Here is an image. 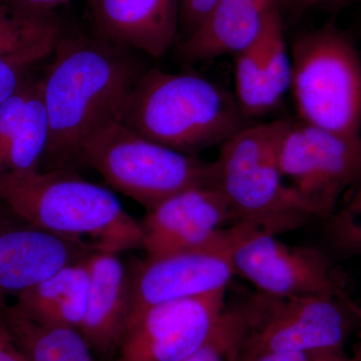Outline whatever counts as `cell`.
<instances>
[{
  "label": "cell",
  "mask_w": 361,
  "mask_h": 361,
  "mask_svg": "<svg viewBox=\"0 0 361 361\" xmlns=\"http://www.w3.org/2000/svg\"><path fill=\"white\" fill-rule=\"evenodd\" d=\"M39 80L49 141V170L71 168L82 142L106 123L122 121L126 103L142 71L127 49L104 39L63 37Z\"/></svg>",
  "instance_id": "cell-1"
},
{
  "label": "cell",
  "mask_w": 361,
  "mask_h": 361,
  "mask_svg": "<svg viewBox=\"0 0 361 361\" xmlns=\"http://www.w3.org/2000/svg\"><path fill=\"white\" fill-rule=\"evenodd\" d=\"M123 125L187 155L222 146L252 125L236 97L193 73L142 71L123 110Z\"/></svg>",
  "instance_id": "cell-2"
},
{
  "label": "cell",
  "mask_w": 361,
  "mask_h": 361,
  "mask_svg": "<svg viewBox=\"0 0 361 361\" xmlns=\"http://www.w3.org/2000/svg\"><path fill=\"white\" fill-rule=\"evenodd\" d=\"M0 203L16 217L47 231L84 240L97 251L142 248L141 223L109 190L71 168L39 171L0 186Z\"/></svg>",
  "instance_id": "cell-3"
},
{
  "label": "cell",
  "mask_w": 361,
  "mask_h": 361,
  "mask_svg": "<svg viewBox=\"0 0 361 361\" xmlns=\"http://www.w3.org/2000/svg\"><path fill=\"white\" fill-rule=\"evenodd\" d=\"M291 123H252L221 146L214 185L227 202L231 224L277 236L317 219L314 208L285 182L280 170V145Z\"/></svg>",
  "instance_id": "cell-4"
},
{
  "label": "cell",
  "mask_w": 361,
  "mask_h": 361,
  "mask_svg": "<svg viewBox=\"0 0 361 361\" xmlns=\"http://www.w3.org/2000/svg\"><path fill=\"white\" fill-rule=\"evenodd\" d=\"M290 90L300 122L361 137V54L351 33L325 25L292 42Z\"/></svg>",
  "instance_id": "cell-5"
},
{
  "label": "cell",
  "mask_w": 361,
  "mask_h": 361,
  "mask_svg": "<svg viewBox=\"0 0 361 361\" xmlns=\"http://www.w3.org/2000/svg\"><path fill=\"white\" fill-rule=\"evenodd\" d=\"M78 161L147 211L184 190L215 183L214 161L149 141L120 121L92 132L82 142Z\"/></svg>",
  "instance_id": "cell-6"
},
{
  "label": "cell",
  "mask_w": 361,
  "mask_h": 361,
  "mask_svg": "<svg viewBox=\"0 0 361 361\" xmlns=\"http://www.w3.org/2000/svg\"><path fill=\"white\" fill-rule=\"evenodd\" d=\"M258 293V312L243 355L344 351L360 310L346 296L274 297Z\"/></svg>",
  "instance_id": "cell-7"
},
{
  "label": "cell",
  "mask_w": 361,
  "mask_h": 361,
  "mask_svg": "<svg viewBox=\"0 0 361 361\" xmlns=\"http://www.w3.org/2000/svg\"><path fill=\"white\" fill-rule=\"evenodd\" d=\"M244 229L243 224H232L199 245L148 257L133 266L130 325L158 304L226 290L236 275L233 251Z\"/></svg>",
  "instance_id": "cell-8"
},
{
  "label": "cell",
  "mask_w": 361,
  "mask_h": 361,
  "mask_svg": "<svg viewBox=\"0 0 361 361\" xmlns=\"http://www.w3.org/2000/svg\"><path fill=\"white\" fill-rule=\"evenodd\" d=\"M279 165L284 179L324 221L360 179L361 137L292 122L280 145Z\"/></svg>",
  "instance_id": "cell-9"
},
{
  "label": "cell",
  "mask_w": 361,
  "mask_h": 361,
  "mask_svg": "<svg viewBox=\"0 0 361 361\" xmlns=\"http://www.w3.org/2000/svg\"><path fill=\"white\" fill-rule=\"evenodd\" d=\"M233 265L236 275L266 295L345 296L322 251L287 245L276 235L247 225L233 251Z\"/></svg>",
  "instance_id": "cell-10"
},
{
  "label": "cell",
  "mask_w": 361,
  "mask_h": 361,
  "mask_svg": "<svg viewBox=\"0 0 361 361\" xmlns=\"http://www.w3.org/2000/svg\"><path fill=\"white\" fill-rule=\"evenodd\" d=\"M226 290L158 304L130 325L115 361H178L193 353L224 308Z\"/></svg>",
  "instance_id": "cell-11"
},
{
  "label": "cell",
  "mask_w": 361,
  "mask_h": 361,
  "mask_svg": "<svg viewBox=\"0 0 361 361\" xmlns=\"http://www.w3.org/2000/svg\"><path fill=\"white\" fill-rule=\"evenodd\" d=\"M97 252L84 240L42 229L6 211L0 215V307L66 266Z\"/></svg>",
  "instance_id": "cell-12"
},
{
  "label": "cell",
  "mask_w": 361,
  "mask_h": 361,
  "mask_svg": "<svg viewBox=\"0 0 361 361\" xmlns=\"http://www.w3.org/2000/svg\"><path fill=\"white\" fill-rule=\"evenodd\" d=\"M229 207L215 185L190 188L148 211L141 222L148 257L199 245L229 223Z\"/></svg>",
  "instance_id": "cell-13"
},
{
  "label": "cell",
  "mask_w": 361,
  "mask_h": 361,
  "mask_svg": "<svg viewBox=\"0 0 361 361\" xmlns=\"http://www.w3.org/2000/svg\"><path fill=\"white\" fill-rule=\"evenodd\" d=\"M90 281L87 303L78 331L97 355L118 353L132 317L130 271L118 254L94 252L87 259Z\"/></svg>",
  "instance_id": "cell-14"
},
{
  "label": "cell",
  "mask_w": 361,
  "mask_h": 361,
  "mask_svg": "<svg viewBox=\"0 0 361 361\" xmlns=\"http://www.w3.org/2000/svg\"><path fill=\"white\" fill-rule=\"evenodd\" d=\"M101 39L159 59L174 44L179 0H89Z\"/></svg>",
  "instance_id": "cell-15"
},
{
  "label": "cell",
  "mask_w": 361,
  "mask_h": 361,
  "mask_svg": "<svg viewBox=\"0 0 361 361\" xmlns=\"http://www.w3.org/2000/svg\"><path fill=\"white\" fill-rule=\"evenodd\" d=\"M275 0H219L208 20L180 42V54L190 61L238 54L258 37Z\"/></svg>",
  "instance_id": "cell-16"
},
{
  "label": "cell",
  "mask_w": 361,
  "mask_h": 361,
  "mask_svg": "<svg viewBox=\"0 0 361 361\" xmlns=\"http://www.w3.org/2000/svg\"><path fill=\"white\" fill-rule=\"evenodd\" d=\"M89 258L61 268L23 292L14 306L42 324L80 329L89 288Z\"/></svg>",
  "instance_id": "cell-17"
},
{
  "label": "cell",
  "mask_w": 361,
  "mask_h": 361,
  "mask_svg": "<svg viewBox=\"0 0 361 361\" xmlns=\"http://www.w3.org/2000/svg\"><path fill=\"white\" fill-rule=\"evenodd\" d=\"M0 316L28 361H99L78 329L42 324L7 304Z\"/></svg>",
  "instance_id": "cell-18"
},
{
  "label": "cell",
  "mask_w": 361,
  "mask_h": 361,
  "mask_svg": "<svg viewBox=\"0 0 361 361\" xmlns=\"http://www.w3.org/2000/svg\"><path fill=\"white\" fill-rule=\"evenodd\" d=\"M49 141L47 121L39 80H33L25 113L0 168V186L37 174L44 163Z\"/></svg>",
  "instance_id": "cell-19"
},
{
  "label": "cell",
  "mask_w": 361,
  "mask_h": 361,
  "mask_svg": "<svg viewBox=\"0 0 361 361\" xmlns=\"http://www.w3.org/2000/svg\"><path fill=\"white\" fill-rule=\"evenodd\" d=\"M59 25L49 13H30L0 1V59L32 66L54 51Z\"/></svg>",
  "instance_id": "cell-20"
},
{
  "label": "cell",
  "mask_w": 361,
  "mask_h": 361,
  "mask_svg": "<svg viewBox=\"0 0 361 361\" xmlns=\"http://www.w3.org/2000/svg\"><path fill=\"white\" fill-rule=\"evenodd\" d=\"M257 311V292L226 303L204 341L193 353L178 361H240Z\"/></svg>",
  "instance_id": "cell-21"
},
{
  "label": "cell",
  "mask_w": 361,
  "mask_h": 361,
  "mask_svg": "<svg viewBox=\"0 0 361 361\" xmlns=\"http://www.w3.org/2000/svg\"><path fill=\"white\" fill-rule=\"evenodd\" d=\"M260 44V77L270 111L290 90L291 58L285 42L280 7L271 8L258 37Z\"/></svg>",
  "instance_id": "cell-22"
},
{
  "label": "cell",
  "mask_w": 361,
  "mask_h": 361,
  "mask_svg": "<svg viewBox=\"0 0 361 361\" xmlns=\"http://www.w3.org/2000/svg\"><path fill=\"white\" fill-rule=\"evenodd\" d=\"M324 234L338 257L361 256V177L348 203L324 220Z\"/></svg>",
  "instance_id": "cell-23"
},
{
  "label": "cell",
  "mask_w": 361,
  "mask_h": 361,
  "mask_svg": "<svg viewBox=\"0 0 361 361\" xmlns=\"http://www.w3.org/2000/svg\"><path fill=\"white\" fill-rule=\"evenodd\" d=\"M219 0H179V23L186 32V40L208 20Z\"/></svg>",
  "instance_id": "cell-24"
},
{
  "label": "cell",
  "mask_w": 361,
  "mask_h": 361,
  "mask_svg": "<svg viewBox=\"0 0 361 361\" xmlns=\"http://www.w3.org/2000/svg\"><path fill=\"white\" fill-rule=\"evenodd\" d=\"M240 361H353L345 351H284L242 355Z\"/></svg>",
  "instance_id": "cell-25"
},
{
  "label": "cell",
  "mask_w": 361,
  "mask_h": 361,
  "mask_svg": "<svg viewBox=\"0 0 361 361\" xmlns=\"http://www.w3.org/2000/svg\"><path fill=\"white\" fill-rule=\"evenodd\" d=\"M30 66L13 59H0V104L18 92L27 82Z\"/></svg>",
  "instance_id": "cell-26"
},
{
  "label": "cell",
  "mask_w": 361,
  "mask_h": 361,
  "mask_svg": "<svg viewBox=\"0 0 361 361\" xmlns=\"http://www.w3.org/2000/svg\"><path fill=\"white\" fill-rule=\"evenodd\" d=\"M0 361H28L0 316Z\"/></svg>",
  "instance_id": "cell-27"
},
{
  "label": "cell",
  "mask_w": 361,
  "mask_h": 361,
  "mask_svg": "<svg viewBox=\"0 0 361 361\" xmlns=\"http://www.w3.org/2000/svg\"><path fill=\"white\" fill-rule=\"evenodd\" d=\"M4 4L30 13H49L54 7L70 0H1Z\"/></svg>",
  "instance_id": "cell-28"
},
{
  "label": "cell",
  "mask_w": 361,
  "mask_h": 361,
  "mask_svg": "<svg viewBox=\"0 0 361 361\" xmlns=\"http://www.w3.org/2000/svg\"><path fill=\"white\" fill-rule=\"evenodd\" d=\"M295 1L301 11L317 6L341 9L353 4H361V0H295Z\"/></svg>",
  "instance_id": "cell-29"
},
{
  "label": "cell",
  "mask_w": 361,
  "mask_h": 361,
  "mask_svg": "<svg viewBox=\"0 0 361 361\" xmlns=\"http://www.w3.org/2000/svg\"><path fill=\"white\" fill-rule=\"evenodd\" d=\"M350 357L353 361H361V342L355 346L353 355Z\"/></svg>",
  "instance_id": "cell-30"
},
{
  "label": "cell",
  "mask_w": 361,
  "mask_h": 361,
  "mask_svg": "<svg viewBox=\"0 0 361 361\" xmlns=\"http://www.w3.org/2000/svg\"><path fill=\"white\" fill-rule=\"evenodd\" d=\"M278 6H281L282 4H285V2L288 1V0H275Z\"/></svg>",
  "instance_id": "cell-31"
},
{
  "label": "cell",
  "mask_w": 361,
  "mask_h": 361,
  "mask_svg": "<svg viewBox=\"0 0 361 361\" xmlns=\"http://www.w3.org/2000/svg\"><path fill=\"white\" fill-rule=\"evenodd\" d=\"M6 211H7L6 209L4 208V207L1 205V203H0V215H1V214L6 213Z\"/></svg>",
  "instance_id": "cell-32"
},
{
  "label": "cell",
  "mask_w": 361,
  "mask_h": 361,
  "mask_svg": "<svg viewBox=\"0 0 361 361\" xmlns=\"http://www.w3.org/2000/svg\"><path fill=\"white\" fill-rule=\"evenodd\" d=\"M360 325L361 329V310H360Z\"/></svg>",
  "instance_id": "cell-33"
},
{
  "label": "cell",
  "mask_w": 361,
  "mask_h": 361,
  "mask_svg": "<svg viewBox=\"0 0 361 361\" xmlns=\"http://www.w3.org/2000/svg\"><path fill=\"white\" fill-rule=\"evenodd\" d=\"M360 35H361V30H360Z\"/></svg>",
  "instance_id": "cell-34"
},
{
  "label": "cell",
  "mask_w": 361,
  "mask_h": 361,
  "mask_svg": "<svg viewBox=\"0 0 361 361\" xmlns=\"http://www.w3.org/2000/svg\"><path fill=\"white\" fill-rule=\"evenodd\" d=\"M0 1H1V0H0Z\"/></svg>",
  "instance_id": "cell-35"
}]
</instances>
